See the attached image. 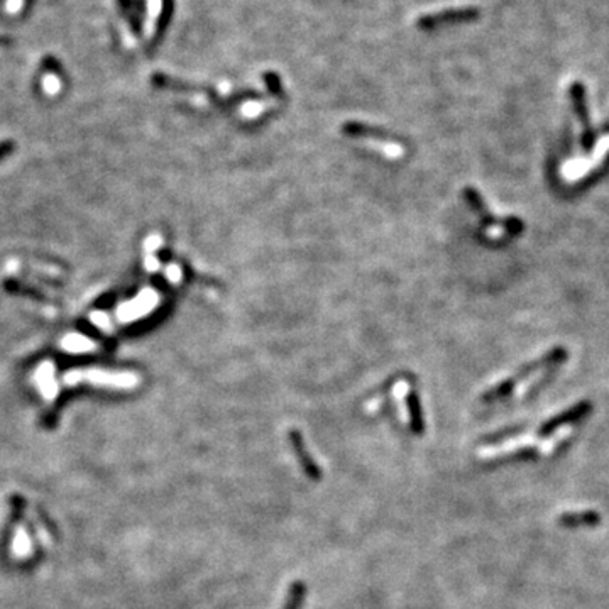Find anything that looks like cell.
Wrapping results in <instances>:
<instances>
[{
	"instance_id": "cell-8",
	"label": "cell",
	"mask_w": 609,
	"mask_h": 609,
	"mask_svg": "<svg viewBox=\"0 0 609 609\" xmlns=\"http://www.w3.org/2000/svg\"><path fill=\"white\" fill-rule=\"evenodd\" d=\"M63 347L68 349L70 352H87V350L93 349V344L85 337H78V335H70L63 340Z\"/></svg>"
},
{
	"instance_id": "cell-5",
	"label": "cell",
	"mask_w": 609,
	"mask_h": 609,
	"mask_svg": "<svg viewBox=\"0 0 609 609\" xmlns=\"http://www.w3.org/2000/svg\"><path fill=\"white\" fill-rule=\"evenodd\" d=\"M34 547L33 542H30V535L28 531V528L19 525L17 528L14 530L12 535V542H10V554H12L14 558L17 561H26L33 555Z\"/></svg>"
},
{
	"instance_id": "cell-14",
	"label": "cell",
	"mask_w": 609,
	"mask_h": 609,
	"mask_svg": "<svg viewBox=\"0 0 609 609\" xmlns=\"http://www.w3.org/2000/svg\"><path fill=\"white\" fill-rule=\"evenodd\" d=\"M10 149H12V143H10V140H3V143H0V158H3Z\"/></svg>"
},
{
	"instance_id": "cell-7",
	"label": "cell",
	"mask_w": 609,
	"mask_h": 609,
	"mask_svg": "<svg viewBox=\"0 0 609 609\" xmlns=\"http://www.w3.org/2000/svg\"><path fill=\"white\" fill-rule=\"evenodd\" d=\"M161 10H163V0H147L146 19H144V36H146L147 41H151L152 37H154Z\"/></svg>"
},
{
	"instance_id": "cell-9",
	"label": "cell",
	"mask_w": 609,
	"mask_h": 609,
	"mask_svg": "<svg viewBox=\"0 0 609 609\" xmlns=\"http://www.w3.org/2000/svg\"><path fill=\"white\" fill-rule=\"evenodd\" d=\"M410 411H411V428L413 432H421L424 430V418H421V410H420V403H418V398L415 394L410 396V401H408Z\"/></svg>"
},
{
	"instance_id": "cell-15",
	"label": "cell",
	"mask_w": 609,
	"mask_h": 609,
	"mask_svg": "<svg viewBox=\"0 0 609 609\" xmlns=\"http://www.w3.org/2000/svg\"><path fill=\"white\" fill-rule=\"evenodd\" d=\"M6 39V36H3V34H0V41H3Z\"/></svg>"
},
{
	"instance_id": "cell-12",
	"label": "cell",
	"mask_w": 609,
	"mask_h": 609,
	"mask_svg": "<svg viewBox=\"0 0 609 609\" xmlns=\"http://www.w3.org/2000/svg\"><path fill=\"white\" fill-rule=\"evenodd\" d=\"M43 89H44L46 93H49V95L58 93L60 89H61V83H60L58 76L46 75L44 80H43Z\"/></svg>"
},
{
	"instance_id": "cell-11",
	"label": "cell",
	"mask_w": 609,
	"mask_h": 609,
	"mask_svg": "<svg viewBox=\"0 0 609 609\" xmlns=\"http://www.w3.org/2000/svg\"><path fill=\"white\" fill-rule=\"evenodd\" d=\"M303 597H304V585L302 582H295L289 591V597H288V603L284 609H300L302 608L303 603Z\"/></svg>"
},
{
	"instance_id": "cell-1",
	"label": "cell",
	"mask_w": 609,
	"mask_h": 609,
	"mask_svg": "<svg viewBox=\"0 0 609 609\" xmlns=\"http://www.w3.org/2000/svg\"><path fill=\"white\" fill-rule=\"evenodd\" d=\"M80 383L110 390H132L139 384V376L129 371H105V369H71L63 376L64 386Z\"/></svg>"
},
{
	"instance_id": "cell-10",
	"label": "cell",
	"mask_w": 609,
	"mask_h": 609,
	"mask_svg": "<svg viewBox=\"0 0 609 609\" xmlns=\"http://www.w3.org/2000/svg\"><path fill=\"white\" fill-rule=\"evenodd\" d=\"M26 515H28L30 523H33V527H34V530H36V535H37V538H39V542L43 543L44 547H51V536H49V533L44 528V525L41 523L39 520H37L36 513L30 511V509H26Z\"/></svg>"
},
{
	"instance_id": "cell-13",
	"label": "cell",
	"mask_w": 609,
	"mask_h": 609,
	"mask_svg": "<svg viewBox=\"0 0 609 609\" xmlns=\"http://www.w3.org/2000/svg\"><path fill=\"white\" fill-rule=\"evenodd\" d=\"M24 3L26 0H6V3H3V10H6V14L9 15H17L22 9H24Z\"/></svg>"
},
{
	"instance_id": "cell-4",
	"label": "cell",
	"mask_w": 609,
	"mask_h": 609,
	"mask_svg": "<svg viewBox=\"0 0 609 609\" xmlns=\"http://www.w3.org/2000/svg\"><path fill=\"white\" fill-rule=\"evenodd\" d=\"M289 440H291L293 448H295L296 455H298V460H300V462H302L303 471L307 472L308 478L320 479L318 466H317V464H315V460L311 459L310 455H308V452H307V448H304L303 439H302V435H300V432H296V430H291V432H289Z\"/></svg>"
},
{
	"instance_id": "cell-2",
	"label": "cell",
	"mask_w": 609,
	"mask_h": 609,
	"mask_svg": "<svg viewBox=\"0 0 609 609\" xmlns=\"http://www.w3.org/2000/svg\"><path fill=\"white\" fill-rule=\"evenodd\" d=\"M569 95H570V102H572L574 107V112H576L579 122L582 125V137H581V143L584 146L585 151H591L596 144L597 139V131H594V127L591 125V120H589V109H588V97H585V87L582 83H572L569 89Z\"/></svg>"
},
{
	"instance_id": "cell-6",
	"label": "cell",
	"mask_w": 609,
	"mask_h": 609,
	"mask_svg": "<svg viewBox=\"0 0 609 609\" xmlns=\"http://www.w3.org/2000/svg\"><path fill=\"white\" fill-rule=\"evenodd\" d=\"M36 383L46 401H55L58 396V386L55 381V371L51 364H43L36 372Z\"/></svg>"
},
{
	"instance_id": "cell-3",
	"label": "cell",
	"mask_w": 609,
	"mask_h": 609,
	"mask_svg": "<svg viewBox=\"0 0 609 609\" xmlns=\"http://www.w3.org/2000/svg\"><path fill=\"white\" fill-rule=\"evenodd\" d=\"M344 131L354 137H364V139L379 143L381 146H388L393 156L401 154V147H399V144L394 143L393 137L384 134V132L378 131V129H372L367 127V125H359V124H347L344 127Z\"/></svg>"
}]
</instances>
